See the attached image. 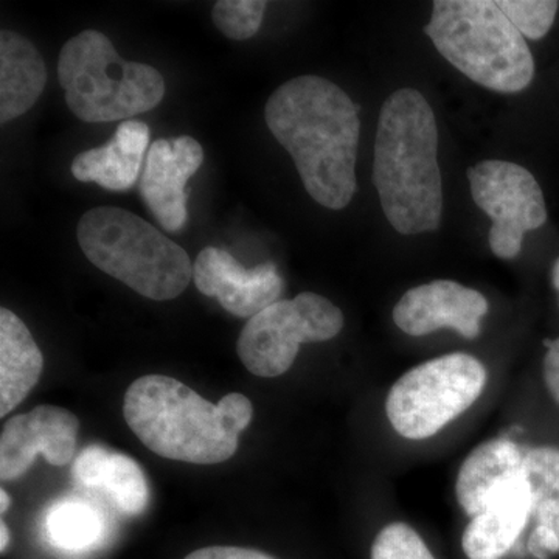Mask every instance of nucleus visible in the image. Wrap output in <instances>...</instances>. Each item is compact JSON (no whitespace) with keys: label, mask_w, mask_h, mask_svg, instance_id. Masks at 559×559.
Returning a JSON list of instances; mask_svg holds the SVG:
<instances>
[{"label":"nucleus","mask_w":559,"mask_h":559,"mask_svg":"<svg viewBox=\"0 0 559 559\" xmlns=\"http://www.w3.org/2000/svg\"><path fill=\"white\" fill-rule=\"evenodd\" d=\"M358 110L337 84L316 75L286 81L264 108L267 128L293 157L305 189L330 210L347 207L358 189Z\"/></svg>","instance_id":"f257e3e1"},{"label":"nucleus","mask_w":559,"mask_h":559,"mask_svg":"<svg viewBox=\"0 0 559 559\" xmlns=\"http://www.w3.org/2000/svg\"><path fill=\"white\" fill-rule=\"evenodd\" d=\"M373 183L385 218L401 235L439 229L443 213L439 128L421 92L400 90L382 105Z\"/></svg>","instance_id":"f03ea898"},{"label":"nucleus","mask_w":559,"mask_h":559,"mask_svg":"<svg viewBox=\"0 0 559 559\" xmlns=\"http://www.w3.org/2000/svg\"><path fill=\"white\" fill-rule=\"evenodd\" d=\"M123 417L154 454L216 465L238 451V439L252 421L253 407L242 393H229L213 404L175 378L148 374L128 389Z\"/></svg>","instance_id":"7ed1b4c3"},{"label":"nucleus","mask_w":559,"mask_h":559,"mask_svg":"<svg viewBox=\"0 0 559 559\" xmlns=\"http://www.w3.org/2000/svg\"><path fill=\"white\" fill-rule=\"evenodd\" d=\"M425 33L444 60L489 91L518 94L535 79L528 44L491 0H436Z\"/></svg>","instance_id":"20e7f679"},{"label":"nucleus","mask_w":559,"mask_h":559,"mask_svg":"<svg viewBox=\"0 0 559 559\" xmlns=\"http://www.w3.org/2000/svg\"><path fill=\"white\" fill-rule=\"evenodd\" d=\"M76 237L95 267L146 299H176L193 278L189 253L128 210H90L79 221Z\"/></svg>","instance_id":"39448f33"},{"label":"nucleus","mask_w":559,"mask_h":559,"mask_svg":"<svg viewBox=\"0 0 559 559\" xmlns=\"http://www.w3.org/2000/svg\"><path fill=\"white\" fill-rule=\"evenodd\" d=\"M58 79L73 116L86 123L131 119L156 108L165 80L156 68L124 61L108 36L84 31L61 49Z\"/></svg>","instance_id":"423d86ee"},{"label":"nucleus","mask_w":559,"mask_h":559,"mask_svg":"<svg viewBox=\"0 0 559 559\" xmlns=\"http://www.w3.org/2000/svg\"><path fill=\"white\" fill-rule=\"evenodd\" d=\"M487 385V369L468 353L419 364L390 389L385 412L404 439L425 440L465 414Z\"/></svg>","instance_id":"0eeeda50"},{"label":"nucleus","mask_w":559,"mask_h":559,"mask_svg":"<svg viewBox=\"0 0 559 559\" xmlns=\"http://www.w3.org/2000/svg\"><path fill=\"white\" fill-rule=\"evenodd\" d=\"M344 329V314L333 301L314 293L278 300L248 320L237 352L250 373L277 378L293 367L301 344L325 342Z\"/></svg>","instance_id":"6e6552de"},{"label":"nucleus","mask_w":559,"mask_h":559,"mask_svg":"<svg viewBox=\"0 0 559 559\" xmlns=\"http://www.w3.org/2000/svg\"><path fill=\"white\" fill-rule=\"evenodd\" d=\"M471 194L491 219L489 248L502 260L520 255L524 235L547 221L546 201L535 176L513 162L484 160L469 168Z\"/></svg>","instance_id":"1a4fd4ad"},{"label":"nucleus","mask_w":559,"mask_h":559,"mask_svg":"<svg viewBox=\"0 0 559 559\" xmlns=\"http://www.w3.org/2000/svg\"><path fill=\"white\" fill-rule=\"evenodd\" d=\"M79 430L75 414L49 404L10 418L0 436V477L20 479L38 454L50 465H68L75 455Z\"/></svg>","instance_id":"9d476101"},{"label":"nucleus","mask_w":559,"mask_h":559,"mask_svg":"<svg viewBox=\"0 0 559 559\" xmlns=\"http://www.w3.org/2000/svg\"><path fill=\"white\" fill-rule=\"evenodd\" d=\"M193 282L205 297H213L235 318L252 319L278 301L285 288L274 263L242 266L227 250L209 246L193 264Z\"/></svg>","instance_id":"9b49d317"},{"label":"nucleus","mask_w":559,"mask_h":559,"mask_svg":"<svg viewBox=\"0 0 559 559\" xmlns=\"http://www.w3.org/2000/svg\"><path fill=\"white\" fill-rule=\"evenodd\" d=\"M487 312L488 300L479 290L452 280H437L407 290L393 308L392 318L409 336L451 329L465 340H476L480 334V320Z\"/></svg>","instance_id":"f8f14e48"},{"label":"nucleus","mask_w":559,"mask_h":559,"mask_svg":"<svg viewBox=\"0 0 559 559\" xmlns=\"http://www.w3.org/2000/svg\"><path fill=\"white\" fill-rule=\"evenodd\" d=\"M202 162L204 150L190 135L159 139L151 145L140 180V194L165 230L179 231L186 226L189 219L186 187Z\"/></svg>","instance_id":"ddd939ff"},{"label":"nucleus","mask_w":559,"mask_h":559,"mask_svg":"<svg viewBox=\"0 0 559 559\" xmlns=\"http://www.w3.org/2000/svg\"><path fill=\"white\" fill-rule=\"evenodd\" d=\"M532 520V492L524 473L507 481L474 516L463 533L468 559H502L518 543Z\"/></svg>","instance_id":"4468645a"},{"label":"nucleus","mask_w":559,"mask_h":559,"mask_svg":"<svg viewBox=\"0 0 559 559\" xmlns=\"http://www.w3.org/2000/svg\"><path fill=\"white\" fill-rule=\"evenodd\" d=\"M72 477L81 488L108 500L124 516H139L148 507L150 488L139 463L121 452L92 444L80 452Z\"/></svg>","instance_id":"2eb2a0df"},{"label":"nucleus","mask_w":559,"mask_h":559,"mask_svg":"<svg viewBox=\"0 0 559 559\" xmlns=\"http://www.w3.org/2000/svg\"><path fill=\"white\" fill-rule=\"evenodd\" d=\"M148 143V124L139 120L121 121L106 145L80 153L70 170L80 182L98 183L110 191L130 190L138 182Z\"/></svg>","instance_id":"dca6fc26"},{"label":"nucleus","mask_w":559,"mask_h":559,"mask_svg":"<svg viewBox=\"0 0 559 559\" xmlns=\"http://www.w3.org/2000/svg\"><path fill=\"white\" fill-rule=\"evenodd\" d=\"M47 83L46 62L20 33H0V121L20 119L39 100Z\"/></svg>","instance_id":"f3484780"},{"label":"nucleus","mask_w":559,"mask_h":559,"mask_svg":"<svg viewBox=\"0 0 559 559\" xmlns=\"http://www.w3.org/2000/svg\"><path fill=\"white\" fill-rule=\"evenodd\" d=\"M524 455L513 441H487L471 452L459 471L455 496L468 516L481 513L507 481L522 473Z\"/></svg>","instance_id":"a211bd4d"},{"label":"nucleus","mask_w":559,"mask_h":559,"mask_svg":"<svg viewBox=\"0 0 559 559\" xmlns=\"http://www.w3.org/2000/svg\"><path fill=\"white\" fill-rule=\"evenodd\" d=\"M522 473L532 492V520L535 521L528 551L536 559H549L559 554L558 448L530 450L524 455Z\"/></svg>","instance_id":"6ab92c4d"},{"label":"nucleus","mask_w":559,"mask_h":559,"mask_svg":"<svg viewBox=\"0 0 559 559\" xmlns=\"http://www.w3.org/2000/svg\"><path fill=\"white\" fill-rule=\"evenodd\" d=\"M44 356L31 330L13 311L0 310V417L20 406L38 384Z\"/></svg>","instance_id":"aec40b11"},{"label":"nucleus","mask_w":559,"mask_h":559,"mask_svg":"<svg viewBox=\"0 0 559 559\" xmlns=\"http://www.w3.org/2000/svg\"><path fill=\"white\" fill-rule=\"evenodd\" d=\"M43 532L57 549L81 554L106 543L110 522L100 503L81 496H66L44 511Z\"/></svg>","instance_id":"412c9836"},{"label":"nucleus","mask_w":559,"mask_h":559,"mask_svg":"<svg viewBox=\"0 0 559 559\" xmlns=\"http://www.w3.org/2000/svg\"><path fill=\"white\" fill-rule=\"evenodd\" d=\"M266 7L263 0H219L213 7L212 17L224 36L246 40L260 31Z\"/></svg>","instance_id":"4be33fe9"},{"label":"nucleus","mask_w":559,"mask_h":559,"mask_svg":"<svg viewBox=\"0 0 559 559\" xmlns=\"http://www.w3.org/2000/svg\"><path fill=\"white\" fill-rule=\"evenodd\" d=\"M498 7L524 38L543 39L559 10L555 0H499Z\"/></svg>","instance_id":"5701e85b"},{"label":"nucleus","mask_w":559,"mask_h":559,"mask_svg":"<svg viewBox=\"0 0 559 559\" xmlns=\"http://www.w3.org/2000/svg\"><path fill=\"white\" fill-rule=\"evenodd\" d=\"M370 559H436L421 536L404 522H393L378 533Z\"/></svg>","instance_id":"b1692460"},{"label":"nucleus","mask_w":559,"mask_h":559,"mask_svg":"<svg viewBox=\"0 0 559 559\" xmlns=\"http://www.w3.org/2000/svg\"><path fill=\"white\" fill-rule=\"evenodd\" d=\"M183 559H275L264 551L246 549V547L212 546L190 554Z\"/></svg>","instance_id":"393cba45"},{"label":"nucleus","mask_w":559,"mask_h":559,"mask_svg":"<svg viewBox=\"0 0 559 559\" xmlns=\"http://www.w3.org/2000/svg\"><path fill=\"white\" fill-rule=\"evenodd\" d=\"M547 355L544 358V381L550 395L559 404V340L546 341Z\"/></svg>","instance_id":"a878e982"},{"label":"nucleus","mask_w":559,"mask_h":559,"mask_svg":"<svg viewBox=\"0 0 559 559\" xmlns=\"http://www.w3.org/2000/svg\"><path fill=\"white\" fill-rule=\"evenodd\" d=\"M0 535H2V540H0V550L5 551L10 543V532L9 527H7V524L3 521L0 522Z\"/></svg>","instance_id":"bb28decb"},{"label":"nucleus","mask_w":559,"mask_h":559,"mask_svg":"<svg viewBox=\"0 0 559 559\" xmlns=\"http://www.w3.org/2000/svg\"><path fill=\"white\" fill-rule=\"evenodd\" d=\"M551 283H554V288L559 290V259L555 261L554 270H551Z\"/></svg>","instance_id":"cd10ccee"},{"label":"nucleus","mask_w":559,"mask_h":559,"mask_svg":"<svg viewBox=\"0 0 559 559\" xmlns=\"http://www.w3.org/2000/svg\"><path fill=\"white\" fill-rule=\"evenodd\" d=\"M0 500H2V507H0V511H2L3 514L7 510L10 509V498L9 495H7L5 489H0Z\"/></svg>","instance_id":"c85d7f7f"}]
</instances>
